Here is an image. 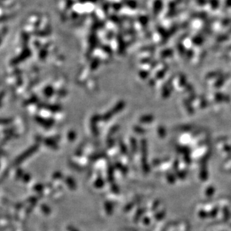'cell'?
Returning <instances> with one entry per match:
<instances>
[{"label":"cell","instance_id":"5b68a950","mask_svg":"<svg viewBox=\"0 0 231 231\" xmlns=\"http://www.w3.org/2000/svg\"><path fill=\"white\" fill-rule=\"evenodd\" d=\"M46 144L48 145V146L50 147L56 148V144L55 143V142L52 140H48L47 142L46 141Z\"/></svg>","mask_w":231,"mask_h":231},{"label":"cell","instance_id":"277c9868","mask_svg":"<svg viewBox=\"0 0 231 231\" xmlns=\"http://www.w3.org/2000/svg\"><path fill=\"white\" fill-rule=\"evenodd\" d=\"M44 93L47 96H50L51 95H52L53 93V88L51 87H48L47 88H46L45 90L44 91Z\"/></svg>","mask_w":231,"mask_h":231},{"label":"cell","instance_id":"7a4b0ae2","mask_svg":"<svg viewBox=\"0 0 231 231\" xmlns=\"http://www.w3.org/2000/svg\"><path fill=\"white\" fill-rule=\"evenodd\" d=\"M36 120L37 121L38 123H39V124L42 125L43 126L45 127H50L53 125V120H44L43 118H41L39 116H37Z\"/></svg>","mask_w":231,"mask_h":231},{"label":"cell","instance_id":"8992f818","mask_svg":"<svg viewBox=\"0 0 231 231\" xmlns=\"http://www.w3.org/2000/svg\"><path fill=\"white\" fill-rule=\"evenodd\" d=\"M68 138H69V140L71 141H73L75 138V134L74 132H70L69 134H68Z\"/></svg>","mask_w":231,"mask_h":231},{"label":"cell","instance_id":"6da1fadb","mask_svg":"<svg viewBox=\"0 0 231 231\" xmlns=\"http://www.w3.org/2000/svg\"><path fill=\"white\" fill-rule=\"evenodd\" d=\"M123 107H124V102H120L119 103H118V104L114 107V108L112 109V110L109 111V113L104 115V117H103L104 118H103V119H104L105 120H109L114 114H116V112L121 111V109H123Z\"/></svg>","mask_w":231,"mask_h":231},{"label":"cell","instance_id":"3957f363","mask_svg":"<svg viewBox=\"0 0 231 231\" xmlns=\"http://www.w3.org/2000/svg\"><path fill=\"white\" fill-rule=\"evenodd\" d=\"M153 120V117L151 116H144L141 118L140 121L141 122L143 123H150Z\"/></svg>","mask_w":231,"mask_h":231}]
</instances>
